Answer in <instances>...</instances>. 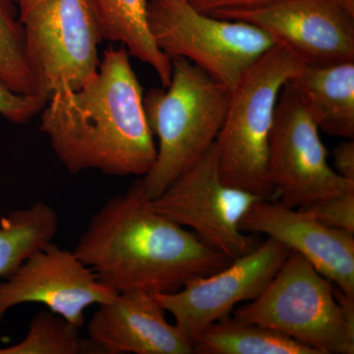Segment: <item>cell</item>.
<instances>
[{
	"label": "cell",
	"mask_w": 354,
	"mask_h": 354,
	"mask_svg": "<svg viewBox=\"0 0 354 354\" xmlns=\"http://www.w3.org/2000/svg\"><path fill=\"white\" fill-rule=\"evenodd\" d=\"M143 100L127 48L109 46L82 87H64L51 95L39 128L71 174L95 169L143 177L157 158Z\"/></svg>",
	"instance_id": "obj_1"
},
{
	"label": "cell",
	"mask_w": 354,
	"mask_h": 354,
	"mask_svg": "<svg viewBox=\"0 0 354 354\" xmlns=\"http://www.w3.org/2000/svg\"><path fill=\"white\" fill-rule=\"evenodd\" d=\"M74 252L116 292L171 293L232 260L153 209L135 181L91 218Z\"/></svg>",
	"instance_id": "obj_2"
},
{
	"label": "cell",
	"mask_w": 354,
	"mask_h": 354,
	"mask_svg": "<svg viewBox=\"0 0 354 354\" xmlns=\"http://www.w3.org/2000/svg\"><path fill=\"white\" fill-rule=\"evenodd\" d=\"M171 83L144 97L149 127L157 137V158L139 179L153 200L213 145L230 104V91L184 57L171 58Z\"/></svg>",
	"instance_id": "obj_3"
},
{
	"label": "cell",
	"mask_w": 354,
	"mask_h": 354,
	"mask_svg": "<svg viewBox=\"0 0 354 354\" xmlns=\"http://www.w3.org/2000/svg\"><path fill=\"white\" fill-rule=\"evenodd\" d=\"M232 316L279 330L319 354L354 353V299L297 253Z\"/></svg>",
	"instance_id": "obj_4"
},
{
	"label": "cell",
	"mask_w": 354,
	"mask_h": 354,
	"mask_svg": "<svg viewBox=\"0 0 354 354\" xmlns=\"http://www.w3.org/2000/svg\"><path fill=\"white\" fill-rule=\"evenodd\" d=\"M304 64L276 44L248 70L230 93L216 139L218 171L227 185L274 200L268 180L270 138L281 88Z\"/></svg>",
	"instance_id": "obj_5"
},
{
	"label": "cell",
	"mask_w": 354,
	"mask_h": 354,
	"mask_svg": "<svg viewBox=\"0 0 354 354\" xmlns=\"http://www.w3.org/2000/svg\"><path fill=\"white\" fill-rule=\"evenodd\" d=\"M34 95L48 102L82 87L99 69L102 37L95 0H18Z\"/></svg>",
	"instance_id": "obj_6"
},
{
	"label": "cell",
	"mask_w": 354,
	"mask_h": 354,
	"mask_svg": "<svg viewBox=\"0 0 354 354\" xmlns=\"http://www.w3.org/2000/svg\"><path fill=\"white\" fill-rule=\"evenodd\" d=\"M148 21L153 41L167 57L186 58L230 92L277 44L257 26L200 12L188 1L151 0Z\"/></svg>",
	"instance_id": "obj_7"
},
{
	"label": "cell",
	"mask_w": 354,
	"mask_h": 354,
	"mask_svg": "<svg viewBox=\"0 0 354 354\" xmlns=\"http://www.w3.org/2000/svg\"><path fill=\"white\" fill-rule=\"evenodd\" d=\"M260 200L263 198L221 180L215 142L152 204L160 215L189 228L205 243L234 261L257 246L252 236L242 232L241 223Z\"/></svg>",
	"instance_id": "obj_8"
},
{
	"label": "cell",
	"mask_w": 354,
	"mask_h": 354,
	"mask_svg": "<svg viewBox=\"0 0 354 354\" xmlns=\"http://www.w3.org/2000/svg\"><path fill=\"white\" fill-rule=\"evenodd\" d=\"M267 176L274 201L288 208L354 190V181L330 167L319 128L288 82L274 111Z\"/></svg>",
	"instance_id": "obj_9"
},
{
	"label": "cell",
	"mask_w": 354,
	"mask_h": 354,
	"mask_svg": "<svg viewBox=\"0 0 354 354\" xmlns=\"http://www.w3.org/2000/svg\"><path fill=\"white\" fill-rule=\"evenodd\" d=\"M209 14L257 26L304 64L354 60V2L349 0H271Z\"/></svg>",
	"instance_id": "obj_10"
},
{
	"label": "cell",
	"mask_w": 354,
	"mask_h": 354,
	"mask_svg": "<svg viewBox=\"0 0 354 354\" xmlns=\"http://www.w3.org/2000/svg\"><path fill=\"white\" fill-rule=\"evenodd\" d=\"M291 251L268 239L221 271L186 283L171 293L155 295L192 344L211 324L230 316L234 307L259 297Z\"/></svg>",
	"instance_id": "obj_11"
},
{
	"label": "cell",
	"mask_w": 354,
	"mask_h": 354,
	"mask_svg": "<svg viewBox=\"0 0 354 354\" xmlns=\"http://www.w3.org/2000/svg\"><path fill=\"white\" fill-rule=\"evenodd\" d=\"M0 283V321L22 304H43L80 329L85 310L106 304L118 292L97 279L73 251L53 241L32 253Z\"/></svg>",
	"instance_id": "obj_12"
},
{
	"label": "cell",
	"mask_w": 354,
	"mask_h": 354,
	"mask_svg": "<svg viewBox=\"0 0 354 354\" xmlns=\"http://www.w3.org/2000/svg\"><path fill=\"white\" fill-rule=\"evenodd\" d=\"M241 230L245 234L267 235L299 254L354 299V234L325 227L301 209L266 199L249 209Z\"/></svg>",
	"instance_id": "obj_13"
},
{
	"label": "cell",
	"mask_w": 354,
	"mask_h": 354,
	"mask_svg": "<svg viewBox=\"0 0 354 354\" xmlns=\"http://www.w3.org/2000/svg\"><path fill=\"white\" fill-rule=\"evenodd\" d=\"M155 295L118 293L91 317L88 335L102 354H192V344L165 318Z\"/></svg>",
	"instance_id": "obj_14"
},
{
	"label": "cell",
	"mask_w": 354,
	"mask_h": 354,
	"mask_svg": "<svg viewBox=\"0 0 354 354\" xmlns=\"http://www.w3.org/2000/svg\"><path fill=\"white\" fill-rule=\"evenodd\" d=\"M288 83L319 130L353 139L354 60L304 64Z\"/></svg>",
	"instance_id": "obj_15"
},
{
	"label": "cell",
	"mask_w": 354,
	"mask_h": 354,
	"mask_svg": "<svg viewBox=\"0 0 354 354\" xmlns=\"http://www.w3.org/2000/svg\"><path fill=\"white\" fill-rule=\"evenodd\" d=\"M102 37L120 41L132 57L150 65L167 88L171 83V58L153 41L148 21L146 0H95Z\"/></svg>",
	"instance_id": "obj_16"
},
{
	"label": "cell",
	"mask_w": 354,
	"mask_h": 354,
	"mask_svg": "<svg viewBox=\"0 0 354 354\" xmlns=\"http://www.w3.org/2000/svg\"><path fill=\"white\" fill-rule=\"evenodd\" d=\"M192 346L198 354H319L279 330L232 315L209 325Z\"/></svg>",
	"instance_id": "obj_17"
},
{
	"label": "cell",
	"mask_w": 354,
	"mask_h": 354,
	"mask_svg": "<svg viewBox=\"0 0 354 354\" xmlns=\"http://www.w3.org/2000/svg\"><path fill=\"white\" fill-rule=\"evenodd\" d=\"M57 211L43 201L13 209L0 218V278L6 279L29 256L55 239Z\"/></svg>",
	"instance_id": "obj_18"
},
{
	"label": "cell",
	"mask_w": 354,
	"mask_h": 354,
	"mask_svg": "<svg viewBox=\"0 0 354 354\" xmlns=\"http://www.w3.org/2000/svg\"><path fill=\"white\" fill-rule=\"evenodd\" d=\"M0 354H102L101 349L79 334V328L50 310L32 317L27 335Z\"/></svg>",
	"instance_id": "obj_19"
},
{
	"label": "cell",
	"mask_w": 354,
	"mask_h": 354,
	"mask_svg": "<svg viewBox=\"0 0 354 354\" xmlns=\"http://www.w3.org/2000/svg\"><path fill=\"white\" fill-rule=\"evenodd\" d=\"M12 0H0V79L20 94L35 95L25 58L24 31Z\"/></svg>",
	"instance_id": "obj_20"
},
{
	"label": "cell",
	"mask_w": 354,
	"mask_h": 354,
	"mask_svg": "<svg viewBox=\"0 0 354 354\" xmlns=\"http://www.w3.org/2000/svg\"><path fill=\"white\" fill-rule=\"evenodd\" d=\"M297 209L325 227L354 234V190L322 198Z\"/></svg>",
	"instance_id": "obj_21"
},
{
	"label": "cell",
	"mask_w": 354,
	"mask_h": 354,
	"mask_svg": "<svg viewBox=\"0 0 354 354\" xmlns=\"http://www.w3.org/2000/svg\"><path fill=\"white\" fill-rule=\"evenodd\" d=\"M46 102L36 95L20 94L0 79V115L15 124H22L41 113Z\"/></svg>",
	"instance_id": "obj_22"
},
{
	"label": "cell",
	"mask_w": 354,
	"mask_h": 354,
	"mask_svg": "<svg viewBox=\"0 0 354 354\" xmlns=\"http://www.w3.org/2000/svg\"><path fill=\"white\" fill-rule=\"evenodd\" d=\"M334 171L342 178L354 181V141L344 139L332 152Z\"/></svg>",
	"instance_id": "obj_23"
},
{
	"label": "cell",
	"mask_w": 354,
	"mask_h": 354,
	"mask_svg": "<svg viewBox=\"0 0 354 354\" xmlns=\"http://www.w3.org/2000/svg\"><path fill=\"white\" fill-rule=\"evenodd\" d=\"M200 12L209 14L223 9L247 8L260 6L271 0H187ZM354 2V0H349Z\"/></svg>",
	"instance_id": "obj_24"
},
{
	"label": "cell",
	"mask_w": 354,
	"mask_h": 354,
	"mask_svg": "<svg viewBox=\"0 0 354 354\" xmlns=\"http://www.w3.org/2000/svg\"><path fill=\"white\" fill-rule=\"evenodd\" d=\"M157 1L164 4H174L178 3V2L187 1V0H157Z\"/></svg>",
	"instance_id": "obj_25"
},
{
	"label": "cell",
	"mask_w": 354,
	"mask_h": 354,
	"mask_svg": "<svg viewBox=\"0 0 354 354\" xmlns=\"http://www.w3.org/2000/svg\"><path fill=\"white\" fill-rule=\"evenodd\" d=\"M18 0H12L13 3H17Z\"/></svg>",
	"instance_id": "obj_26"
}]
</instances>
